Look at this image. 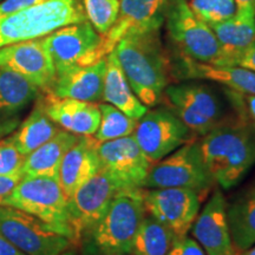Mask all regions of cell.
<instances>
[{"label":"cell","instance_id":"cell-27","mask_svg":"<svg viewBox=\"0 0 255 255\" xmlns=\"http://www.w3.org/2000/svg\"><path fill=\"white\" fill-rule=\"evenodd\" d=\"M59 129L60 128L47 116L43 98L38 96L33 110L27 119L18 126V130L11 136V138L18 150L27 156L52 138Z\"/></svg>","mask_w":255,"mask_h":255},{"label":"cell","instance_id":"cell-19","mask_svg":"<svg viewBox=\"0 0 255 255\" xmlns=\"http://www.w3.org/2000/svg\"><path fill=\"white\" fill-rule=\"evenodd\" d=\"M98 143L92 136H79L60 163L58 181L66 197H71L82 184L101 170Z\"/></svg>","mask_w":255,"mask_h":255},{"label":"cell","instance_id":"cell-6","mask_svg":"<svg viewBox=\"0 0 255 255\" xmlns=\"http://www.w3.org/2000/svg\"><path fill=\"white\" fill-rule=\"evenodd\" d=\"M214 184L197 142H187L151 164L144 188H183L206 195Z\"/></svg>","mask_w":255,"mask_h":255},{"label":"cell","instance_id":"cell-29","mask_svg":"<svg viewBox=\"0 0 255 255\" xmlns=\"http://www.w3.org/2000/svg\"><path fill=\"white\" fill-rule=\"evenodd\" d=\"M101 111V123L95 133L97 142H107L132 135L137 126V121L130 119L128 115L109 103L98 105Z\"/></svg>","mask_w":255,"mask_h":255},{"label":"cell","instance_id":"cell-16","mask_svg":"<svg viewBox=\"0 0 255 255\" xmlns=\"http://www.w3.org/2000/svg\"><path fill=\"white\" fill-rule=\"evenodd\" d=\"M193 238L207 255H239L229 229L227 201L220 189H215L190 228Z\"/></svg>","mask_w":255,"mask_h":255},{"label":"cell","instance_id":"cell-8","mask_svg":"<svg viewBox=\"0 0 255 255\" xmlns=\"http://www.w3.org/2000/svg\"><path fill=\"white\" fill-rule=\"evenodd\" d=\"M165 21L169 37L181 56L218 65L221 58L219 41L209 25L191 11L187 0H170Z\"/></svg>","mask_w":255,"mask_h":255},{"label":"cell","instance_id":"cell-18","mask_svg":"<svg viewBox=\"0 0 255 255\" xmlns=\"http://www.w3.org/2000/svg\"><path fill=\"white\" fill-rule=\"evenodd\" d=\"M47 116L62 129L79 136H94L101 123L98 105L91 102L60 98L45 92L41 96Z\"/></svg>","mask_w":255,"mask_h":255},{"label":"cell","instance_id":"cell-12","mask_svg":"<svg viewBox=\"0 0 255 255\" xmlns=\"http://www.w3.org/2000/svg\"><path fill=\"white\" fill-rule=\"evenodd\" d=\"M121 190L114 178L104 169L82 184L68 199V209L76 245L100 221L111 201Z\"/></svg>","mask_w":255,"mask_h":255},{"label":"cell","instance_id":"cell-25","mask_svg":"<svg viewBox=\"0 0 255 255\" xmlns=\"http://www.w3.org/2000/svg\"><path fill=\"white\" fill-rule=\"evenodd\" d=\"M227 219L239 253L255 245V182L227 205Z\"/></svg>","mask_w":255,"mask_h":255},{"label":"cell","instance_id":"cell-28","mask_svg":"<svg viewBox=\"0 0 255 255\" xmlns=\"http://www.w3.org/2000/svg\"><path fill=\"white\" fill-rule=\"evenodd\" d=\"M174 234L157 219L145 213L132 244L135 255H168Z\"/></svg>","mask_w":255,"mask_h":255},{"label":"cell","instance_id":"cell-40","mask_svg":"<svg viewBox=\"0 0 255 255\" xmlns=\"http://www.w3.org/2000/svg\"><path fill=\"white\" fill-rule=\"evenodd\" d=\"M239 13L255 14V0H234Z\"/></svg>","mask_w":255,"mask_h":255},{"label":"cell","instance_id":"cell-30","mask_svg":"<svg viewBox=\"0 0 255 255\" xmlns=\"http://www.w3.org/2000/svg\"><path fill=\"white\" fill-rule=\"evenodd\" d=\"M87 18L102 37L116 23L120 13V0H82Z\"/></svg>","mask_w":255,"mask_h":255},{"label":"cell","instance_id":"cell-5","mask_svg":"<svg viewBox=\"0 0 255 255\" xmlns=\"http://www.w3.org/2000/svg\"><path fill=\"white\" fill-rule=\"evenodd\" d=\"M0 205L14 207L43 220L77 246L70 222L68 197L64 194L58 178L23 177L11 193L0 197Z\"/></svg>","mask_w":255,"mask_h":255},{"label":"cell","instance_id":"cell-13","mask_svg":"<svg viewBox=\"0 0 255 255\" xmlns=\"http://www.w3.org/2000/svg\"><path fill=\"white\" fill-rule=\"evenodd\" d=\"M201 202L199 193L183 188H154L144 193L145 212L170 229L175 239L188 235Z\"/></svg>","mask_w":255,"mask_h":255},{"label":"cell","instance_id":"cell-43","mask_svg":"<svg viewBox=\"0 0 255 255\" xmlns=\"http://www.w3.org/2000/svg\"><path fill=\"white\" fill-rule=\"evenodd\" d=\"M123 255H135L133 253H128V254H123Z\"/></svg>","mask_w":255,"mask_h":255},{"label":"cell","instance_id":"cell-3","mask_svg":"<svg viewBox=\"0 0 255 255\" xmlns=\"http://www.w3.org/2000/svg\"><path fill=\"white\" fill-rule=\"evenodd\" d=\"M143 188L121 189L100 221L82 238L88 255L132 253V244L145 215Z\"/></svg>","mask_w":255,"mask_h":255},{"label":"cell","instance_id":"cell-10","mask_svg":"<svg viewBox=\"0 0 255 255\" xmlns=\"http://www.w3.org/2000/svg\"><path fill=\"white\" fill-rule=\"evenodd\" d=\"M164 95L174 114L191 132L203 136L222 123V101L208 85L199 83L169 85Z\"/></svg>","mask_w":255,"mask_h":255},{"label":"cell","instance_id":"cell-17","mask_svg":"<svg viewBox=\"0 0 255 255\" xmlns=\"http://www.w3.org/2000/svg\"><path fill=\"white\" fill-rule=\"evenodd\" d=\"M170 0H120V13L113 28L103 36L107 55L130 32L159 30L165 21Z\"/></svg>","mask_w":255,"mask_h":255},{"label":"cell","instance_id":"cell-22","mask_svg":"<svg viewBox=\"0 0 255 255\" xmlns=\"http://www.w3.org/2000/svg\"><path fill=\"white\" fill-rule=\"evenodd\" d=\"M209 26L221 49L218 65L237 66L238 59L255 41V14L237 12L227 20Z\"/></svg>","mask_w":255,"mask_h":255},{"label":"cell","instance_id":"cell-1","mask_svg":"<svg viewBox=\"0 0 255 255\" xmlns=\"http://www.w3.org/2000/svg\"><path fill=\"white\" fill-rule=\"evenodd\" d=\"M197 143L209 175L223 189L238 186L255 164V128L242 116L222 121Z\"/></svg>","mask_w":255,"mask_h":255},{"label":"cell","instance_id":"cell-9","mask_svg":"<svg viewBox=\"0 0 255 255\" xmlns=\"http://www.w3.org/2000/svg\"><path fill=\"white\" fill-rule=\"evenodd\" d=\"M56 73L76 66H88L107 58L103 37L90 21L68 25L44 37Z\"/></svg>","mask_w":255,"mask_h":255},{"label":"cell","instance_id":"cell-14","mask_svg":"<svg viewBox=\"0 0 255 255\" xmlns=\"http://www.w3.org/2000/svg\"><path fill=\"white\" fill-rule=\"evenodd\" d=\"M97 151L102 169L114 178L120 189L144 188L152 163L132 135L98 143Z\"/></svg>","mask_w":255,"mask_h":255},{"label":"cell","instance_id":"cell-2","mask_svg":"<svg viewBox=\"0 0 255 255\" xmlns=\"http://www.w3.org/2000/svg\"><path fill=\"white\" fill-rule=\"evenodd\" d=\"M114 51L138 100L145 107H156L168 87L171 71L159 39V30L130 32Z\"/></svg>","mask_w":255,"mask_h":255},{"label":"cell","instance_id":"cell-23","mask_svg":"<svg viewBox=\"0 0 255 255\" xmlns=\"http://www.w3.org/2000/svg\"><path fill=\"white\" fill-rule=\"evenodd\" d=\"M102 100L114 105L135 121L141 120L149 110V108L145 107L132 91L115 51H111L107 56Z\"/></svg>","mask_w":255,"mask_h":255},{"label":"cell","instance_id":"cell-39","mask_svg":"<svg viewBox=\"0 0 255 255\" xmlns=\"http://www.w3.org/2000/svg\"><path fill=\"white\" fill-rule=\"evenodd\" d=\"M19 126V120L18 119H13V120H8V121H4V122H0V139L4 138L5 136L9 135L17 129Z\"/></svg>","mask_w":255,"mask_h":255},{"label":"cell","instance_id":"cell-4","mask_svg":"<svg viewBox=\"0 0 255 255\" xmlns=\"http://www.w3.org/2000/svg\"><path fill=\"white\" fill-rule=\"evenodd\" d=\"M87 20L81 0H46L0 19V47L38 39Z\"/></svg>","mask_w":255,"mask_h":255},{"label":"cell","instance_id":"cell-26","mask_svg":"<svg viewBox=\"0 0 255 255\" xmlns=\"http://www.w3.org/2000/svg\"><path fill=\"white\" fill-rule=\"evenodd\" d=\"M39 96V88L11 70L0 68V122L17 119Z\"/></svg>","mask_w":255,"mask_h":255},{"label":"cell","instance_id":"cell-35","mask_svg":"<svg viewBox=\"0 0 255 255\" xmlns=\"http://www.w3.org/2000/svg\"><path fill=\"white\" fill-rule=\"evenodd\" d=\"M43 1H46V0H1L0 1V19L30 8Z\"/></svg>","mask_w":255,"mask_h":255},{"label":"cell","instance_id":"cell-44","mask_svg":"<svg viewBox=\"0 0 255 255\" xmlns=\"http://www.w3.org/2000/svg\"><path fill=\"white\" fill-rule=\"evenodd\" d=\"M0 1H1V0H0Z\"/></svg>","mask_w":255,"mask_h":255},{"label":"cell","instance_id":"cell-33","mask_svg":"<svg viewBox=\"0 0 255 255\" xmlns=\"http://www.w3.org/2000/svg\"><path fill=\"white\" fill-rule=\"evenodd\" d=\"M168 255H207L203 248L200 246L194 238L188 235L180 239H174L173 245L168 252Z\"/></svg>","mask_w":255,"mask_h":255},{"label":"cell","instance_id":"cell-41","mask_svg":"<svg viewBox=\"0 0 255 255\" xmlns=\"http://www.w3.org/2000/svg\"><path fill=\"white\" fill-rule=\"evenodd\" d=\"M60 255H88L87 253H84V252H79L77 250H75V247L72 248H69L68 251H65L64 253H62Z\"/></svg>","mask_w":255,"mask_h":255},{"label":"cell","instance_id":"cell-15","mask_svg":"<svg viewBox=\"0 0 255 255\" xmlns=\"http://www.w3.org/2000/svg\"><path fill=\"white\" fill-rule=\"evenodd\" d=\"M0 68L23 76L43 91H50L56 69L43 39H32L0 47Z\"/></svg>","mask_w":255,"mask_h":255},{"label":"cell","instance_id":"cell-11","mask_svg":"<svg viewBox=\"0 0 255 255\" xmlns=\"http://www.w3.org/2000/svg\"><path fill=\"white\" fill-rule=\"evenodd\" d=\"M191 131L173 110L155 109L146 111L137 121L133 131L137 144L146 158L155 163L189 142Z\"/></svg>","mask_w":255,"mask_h":255},{"label":"cell","instance_id":"cell-21","mask_svg":"<svg viewBox=\"0 0 255 255\" xmlns=\"http://www.w3.org/2000/svg\"><path fill=\"white\" fill-rule=\"evenodd\" d=\"M174 69L177 77L182 79H207L238 94L255 95V72L241 66L201 63L180 55Z\"/></svg>","mask_w":255,"mask_h":255},{"label":"cell","instance_id":"cell-32","mask_svg":"<svg viewBox=\"0 0 255 255\" xmlns=\"http://www.w3.org/2000/svg\"><path fill=\"white\" fill-rule=\"evenodd\" d=\"M25 158L26 156L18 150L11 136L0 139V176L21 175Z\"/></svg>","mask_w":255,"mask_h":255},{"label":"cell","instance_id":"cell-24","mask_svg":"<svg viewBox=\"0 0 255 255\" xmlns=\"http://www.w3.org/2000/svg\"><path fill=\"white\" fill-rule=\"evenodd\" d=\"M78 138L79 135L60 128L52 138L26 156L20 170L21 176H50L58 178L63 157L78 141Z\"/></svg>","mask_w":255,"mask_h":255},{"label":"cell","instance_id":"cell-20","mask_svg":"<svg viewBox=\"0 0 255 255\" xmlns=\"http://www.w3.org/2000/svg\"><path fill=\"white\" fill-rule=\"evenodd\" d=\"M107 70V58L88 66H76L56 73L50 91L60 98L96 103L103 98L104 76Z\"/></svg>","mask_w":255,"mask_h":255},{"label":"cell","instance_id":"cell-7","mask_svg":"<svg viewBox=\"0 0 255 255\" xmlns=\"http://www.w3.org/2000/svg\"><path fill=\"white\" fill-rule=\"evenodd\" d=\"M0 233L27 255H60L75 244L24 210L0 205Z\"/></svg>","mask_w":255,"mask_h":255},{"label":"cell","instance_id":"cell-36","mask_svg":"<svg viewBox=\"0 0 255 255\" xmlns=\"http://www.w3.org/2000/svg\"><path fill=\"white\" fill-rule=\"evenodd\" d=\"M237 66H241V68L255 72V41L238 59Z\"/></svg>","mask_w":255,"mask_h":255},{"label":"cell","instance_id":"cell-31","mask_svg":"<svg viewBox=\"0 0 255 255\" xmlns=\"http://www.w3.org/2000/svg\"><path fill=\"white\" fill-rule=\"evenodd\" d=\"M191 11L208 25L221 23L237 13L234 0H191Z\"/></svg>","mask_w":255,"mask_h":255},{"label":"cell","instance_id":"cell-38","mask_svg":"<svg viewBox=\"0 0 255 255\" xmlns=\"http://www.w3.org/2000/svg\"><path fill=\"white\" fill-rule=\"evenodd\" d=\"M0 255H27L21 252L19 248L9 242L4 235L0 233Z\"/></svg>","mask_w":255,"mask_h":255},{"label":"cell","instance_id":"cell-34","mask_svg":"<svg viewBox=\"0 0 255 255\" xmlns=\"http://www.w3.org/2000/svg\"><path fill=\"white\" fill-rule=\"evenodd\" d=\"M235 100V104L245 117L255 128V95H242L233 91L231 94Z\"/></svg>","mask_w":255,"mask_h":255},{"label":"cell","instance_id":"cell-42","mask_svg":"<svg viewBox=\"0 0 255 255\" xmlns=\"http://www.w3.org/2000/svg\"><path fill=\"white\" fill-rule=\"evenodd\" d=\"M239 255H255V245H253V246L248 248V250L241 252Z\"/></svg>","mask_w":255,"mask_h":255},{"label":"cell","instance_id":"cell-37","mask_svg":"<svg viewBox=\"0 0 255 255\" xmlns=\"http://www.w3.org/2000/svg\"><path fill=\"white\" fill-rule=\"evenodd\" d=\"M23 178L21 175H14V176H0V197L7 195L11 190L17 186L19 181Z\"/></svg>","mask_w":255,"mask_h":255}]
</instances>
